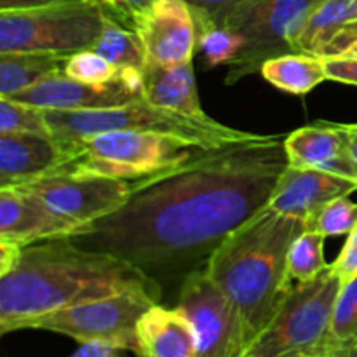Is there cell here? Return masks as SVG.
Listing matches in <instances>:
<instances>
[{"label": "cell", "mask_w": 357, "mask_h": 357, "mask_svg": "<svg viewBox=\"0 0 357 357\" xmlns=\"http://www.w3.org/2000/svg\"><path fill=\"white\" fill-rule=\"evenodd\" d=\"M286 135H257L201 149L178 166L132 181L117 211L68 239L114 255L157 279L208 258L230 234L267 208L288 167ZM159 281V279H157Z\"/></svg>", "instance_id": "obj_1"}, {"label": "cell", "mask_w": 357, "mask_h": 357, "mask_svg": "<svg viewBox=\"0 0 357 357\" xmlns=\"http://www.w3.org/2000/svg\"><path fill=\"white\" fill-rule=\"evenodd\" d=\"M126 291L160 295V284L135 265L77 246L68 237L30 244L0 275V335L24 330L45 314Z\"/></svg>", "instance_id": "obj_2"}, {"label": "cell", "mask_w": 357, "mask_h": 357, "mask_svg": "<svg viewBox=\"0 0 357 357\" xmlns=\"http://www.w3.org/2000/svg\"><path fill=\"white\" fill-rule=\"evenodd\" d=\"M305 222L264 208L234 230L204 261L209 278L236 312L244 352L274 319L295 281L288 255Z\"/></svg>", "instance_id": "obj_3"}, {"label": "cell", "mask_w": 357, "mask_h": 357, "mask_svg": "<svg viewBox=\"0 0 357 357\" xmlns=\"http://www.w3.org/2000/svg\"><path fill=\"white\" fill-rule=\"evenodd\" d=\"M49 131L61 142L79 139L112 131L162 132L187 139L197 149H215L248 138L251 132L230 128L213 117H190L142 100L121 107L82 112L44 110Z\"/></svg>", "instance_id": "obj_4"}, {"label": "cell", "mask_w": 357, "mask_h": 357, "mask_svg": "<svg viewBox=\"0 0 357 357\" xmlns=\"http://www.w3.org/2000/svg\"><path fill=\"white\" fill-rule=\"evenodd\" d=\"M342 289L331 264L319 278L295 282L274 319L243 357H330L333 307Z\"/></svg>", "instance_id": "obj_5"}, {"label": "cell", "mask_w": 357, "mask_h": 357, "mask_svg": "<svg viewBox=\"0 0 357 357\" xmlns=\"http://www.w3.org/2000/svg\"><path fill=\"white\" fill-rule=\"evenodd\" d=\"M107 14L93 0L24 10H0V52L73 54L94 45Z\"/></svg>", "instance_id": "obj_6"}, {"label": "cell", "mask_w": 357, "mask_h": 357, "mask_svg": "<svg viewBox=\"0 0 357 357\" xmlns=\"http://www.w3.org/2000/svg\"><path fill=\"white\" fill-rule=\"evenodd\" d=\"M323 0H241L222 23L244 38V47L229 65L227 86L260 73L265 61L293 52V38Z\"/></svg>", "instance_id": "obj_7"}, {"label": "cell", "mask_w": 357, "mask_h": 357, "mask_svg": "<svg viewBox=\"0 0 357 357\" xmlns=\"http://www.w3.org/2000/svg\"><path fill=\"white\" fill-rule=\"evenodd\" d=\"M75 145L79 153L72 167L124 181L169 169L201 150L187 139L146 131L103 132L79 139Z\"/></svg>", "instance_id": "obj_8"}, {"label": "cell", "mask_w": 357, "mask_h": 357, "mask_svg": "<svg viewBox=\"0 0 357 357\" xmlns=\"http://www.w3.org/2000/svg\"><path fill=\"white\" fill-rule=\"evenodd\" d=\"M160 302V295L150 291H126L107 298L91 300L66 307L30 321L24 330H40L65 335L79 344L105 342L139 357L136 328L143 314Z\"/></svg>", "instance_id": "obj_9"}, {"label": "cell", "mask_w": 357, "mask_h": 357, "mask_svg": "<svg viewBox=\"0 0 357 357\" xmlns=\"http://www.w3.org/2000/svg\"><path fill=\"white\" fill-rule=\"evenodd\" d=\"M132 181L107 178L68 166L17 188L37 195L59 215L87 223L117 211L129 197Z\"/></svg>", "instance_id": "obj_10"}, {"label": "cell", "mask_w": 357, "mask_h": 357, "mask_svg": "<svg viewBox=\"0 0 357 357\" xmlns=\"http://www.w3.org/2000/svg\"><path fill=\"white\" fill-rule=\"evenodd\" d=\"M178 307L190 317L197 335V357H243L239 321L204 265L188 272L178 291Z\"/></svg>", "instance_id": "obj_11"}, {"label": "cell", "mask_w": 357, "mask_h": 357, "mask_svg": "<svg viewBox=\"0 0 357 357\" xmlns=\"http://www.w3.org/2000/svg\"><path fill=\"white\" fill-rule=\"evenodd\" d=\"M143 98L142 70H121V75L107 84H86L58 73L10 100L42 110L82 112L121 107Z\"/></svg>", "instance_id": "obj_12"}, {"label": "cell", "mask_w": 357, "mask_h": 357, "mask_svg": "<svg viewBox=\"0 0 357 357\" xmlns=\"http://www.w3.org/2000/svg\"><path fill=\"white\" fill-rule=\"evenodd\" d=\"M146 61L176 65L195 56V20L185 0H153L132 23Z\"/></svg>", "instance_id": "obj_13"}, {"label": "cell", "mask_w": 357, "mask_h": 357, "mask_svg": "<svg viewBox=\"0 0 357 357\" xmlns=\"http://www.w3.org/2000/svg\"><path fill=\"white\" fill-rule=\"evenodd\" d=\"M77 153L75 143L61 142L52 135H0V188L20 187L72 166Z\"/></svg>", "instance_id": "obj_14"}, {"label": "cell", "mask_w": 357, "mask_h": 357, "mask_svg": "<svg viewBox=\"0 0 357 357\" xmlns=\"http://www.w3.org/2000/svg\"><path fill=\"white\" fill-rule=\"evenodd\" d=\"M82 227L23 188H0V241L24 248L70 237Z\"/></svg>", "instance_id": "obj_15"}, {"label": "cell", "mask_w": 357, "mask_h": 357, "mask_svg": "<svg viewBox=\"0 0 357 357\" xmlns=\"http://www.w3.org/2000/svg\"><path fill=\"white\" fill-rule=\"evenodd\" d=\"M357 192V181L338 174L310 167L289 166L279 178L268 208L281 215L302 220L309 225L310 220L328 204L344 195Z\"/></svg>", "instance_id": "obj_16"}, {"label": "cell", "mask_w": 357, "mask_h": 357, "mask_svg": "<svg viewBox=\"0 0 357 357\" xmlns=\"http://www.w3.org/2000/svg\"><path fill=\"white\" fill-rule=\"evenodd\" d=\"M289 166L310 167L357 181V162L340 122L319 121L286 135Z\"/></svg>", "instance_id": "obj_17"}, {"label": "cell", "mask_w": 357, "mask_h": 357, "mask_svg": "<svg viewBox=\"0 0 357 357\" xmlns=\"http://www.w3.org/2000/svg\"><path fill=\"white\" fill-rule=\"evenodd\" d=\"M357 35V0H323L293 38V52L337 56Z\"/></svg>", "instance_id": "obj_18"}, {"label": "cell", "mask_w": 357, "mask_h": 357, "mask_svg": "<svg viewBox=\"0 0 357 357\" xmlns=\"http://www.w3.org/2000/svg\"><path fill=\"white\" fill-rule=\"evenodd\" d=\"M139 357H197V335L190 317L180 307L155 303L136 328Z\"/></svg>", "instance_id": "obj_19"}, {"label": "cell", "mask_w": 357, "mask_h": 357, "mask_svg": "<svg viewBox=\"0 0 357 357\" xmlns=\"http://www.w3.org/2000/svg\"><path fill=\"white\" fill-rule=\"evenodd\" d=\"M142 77L143 100L149 103L190 117H209L199 100L194 59L176 65L146 61Z\"/></svg>", "instance_id": "obj_20"}, {"label": "cell", "mask_w": 357, "mask_h": 357, "mask_svg": "<svg viewBox=\"0 0 357 357\" xmlns=\"http://www.w3.org/2000/svg\"><path fill=\"white\" fill-rule=\"evenodd\" d=\"M65 59V54L49 52H0V98H13L63 73Z\"/></svg>", "instance_id": "obj_21"}, {"label": "cell", "mask_w": 357, "mask_h": 357, "mask_svg": "<svg viewBox=\"0 0 357 357\" xmlns=\"http://www.w3.org/2000/svg\"><path fill=\"white\" fill-rule=\"evenodd\" d=\"M260 75L282 93L303 96L328 80L324 63L319 56L288 52L264 63Z\"/></svg>", "instance_id": "obj_22"}, {"label": "cell", "mask_w": 357, "mask_h": 357, "mask_svg": "<svg viewBox=\"0 0 357 357\" xmlns=\"http://www.w3.org/2000/svg\"><path fill=\"white\" fill-rule=\"evenodd\" d=\"M91 49L119 70H142L146 63V52L138 33L110 16L105 20L103 30Z\"/></svg>", "instance_id": "obj_23"}, {"label": "cell", "mask_w": 357, "mask_h": 357, "mask_svg": "<svg viewBox=\"0 0 357 357\" xmlns=\"http://www.w3.org/2000/svg\"><path fill=\"white\" fill-rule=\"evenodd\" d=\"M194 13V10H192ZM195 20V52L202 54L204 63L209 68L227 65L239 56L244 47V38L230 28L216 23L206 14L194 13Z\"/></svg>", "instance_id": "obj_24"}, {"label": "cell", "mask_w": 357, "mask_h": 357, "mask_svg": "<svg viewBox=\"0 0 357 357\" xmlns=\"http://www.w3.org/2000/svg\"><path fill=\"white\" fill-rule=\"evenodd\" d=\"M324 239L326 237L323 234L305 229L293 241L288 255V268L293 281L309 282L330 267L324 257Z\"/></svg>", "instance_id": "obj_25"}, {"label": "cell", "mask_w": 357, "mask_h": 357, "mask_svg": "<svg viewBox=\"0 0 357 357\" xmlns=\"http://www.w3.org/2000/svg\"><path fill=\"white\" fill-rule=\"evenodd\" d=\"M330 340L335 351L357 347V275L338 293L331 316Z\"/></svg>", "instance_id": "obj_26"}, {"label": "cell", "mask_w": 357, "mask_h": 357, "mask_svg": "<svg viewBox=\"0 0 357 357\" xmlns=\"http://www.w3.org/2000/svg\"><path fill=\"white\" fill-rule=\"evenodd\" d=\"M357 225V202L344 195L328 202L309 222L307 229L316 230L324 237L349 236Z\"/></svg>", "instance_id": "obj_27"}, {"label": "cell", "mask_w": 357, "mask_h": 357, "mask_svg": "<svg viewBox=\"0 0 357 357\" xmlns=\"http://www.w3.org/2000/svg\"><path fill=\"white\" fill-rule=\"evenodd\" d=\"M63 75L86 84H107L121 75V70L93 49L68 54L63 65Z\"/></svg>", "instance_id": "obj_28"}, {"label": "cell", "mask_w": 357, "mask_h": 357, "mask_svg": "<svg viewBox=\"0 0 357 357\" xmlns=\"http://www.w3.org/2000/svg\"><path fill=\"white\" fill-rule=\"evenodd\" d=\"M7 132H35L51 135L45 112L10 98H0V135Z\"/></svg>", "instance_id": "obj_29"}, {"label": "cell", "mask_w": 357, "mask_h": 357, "mask_svg": "<svg viewBox=\"0 0 357 357\" xmlns=\"http://www.w3.org/2000/svg\"><path fill=\"white\" fill-rule=\"evenodd\" d=\"M96 2L105 14L114 17L119 23L132 28L136 17L153 2V0H93Z\"/></svg>", "instance_id": "obj_30"}, {"label": "cell", "mask_w": 357, "mask_h": 357, "mask_svg": "<svg viewBox=\"0 0 357 357\" xmlns=\"http://www.w3.org/2000/svg\"><path fill=\"white\" fill-rule=\"evenodd\" d=\"M331 271L340 279L342 286L347 284L357 275V225L347 236V241H345L337 260L331 264Z\"/></svg>", "instance_id": "obj_31"}, {"label": "cell", "mask_w": 357, "mask_h": 357, "mask_svg": "<svg viewBox=\"0 0 357 357\" xmlns=\"http://www.w3.org/2000/svg\"><path fill=\"white\" fill-rule=\"evenodd\" d=\"M328 80L357 87V58L354 56H323Z\"/></svg>", "instance_id": "obj_32"}, {"label": "cell", "mask_w": 357, "mask_h": 357, "mask_svg": "<svg viewBox=\"0 0 357 357\" xmlns=\"http://www.w3.org/2000/svg\"><path fill=\"white\" fill-rule=\"evenodd\" d=\"M194 13L206 14L216 23H222L230 9L237 6L241 0H185Z\"/></svg>", "instance_id": "obj_33"}, {"label": "cell", "mask_w": 357, "mask_h": 357, "mask_svg": "<svg viewBox=\"0 0 357 357\" xmlns=\"http://www.w3.org/2000/svg\"><path fill=\"white\" fill-rule=\"evenodd\" d=\"M128 351L105 342H82L68 357H126Z\"/></svg>", "instance_id": "obj_34"}, {"label": "cell", "mask_w": 357, "mask_h": 357, "mask_svg": "<svg viewBox=\"0 0 357 357\" xmlns=\"http://www.w3.org/2000/svg\"><path fill=\"white\" fill-rule=\"evenodd\" d=\"M23 248L17 246L14 243H7V241H0V275L7 274L16 264L17 257H20Z\"/></svg>", "instance_id": "obj_35"}, {"label": "cell", "mask_w": 357, "mask_h": 357, "mask_svg": "<svg viewBox=\"0 0 357 357\" xmlns=\"http://www.w3.org/2000/svg\"><path fill=\"white\" fill-rule=\"evenodd\" d=\"M61 2H70V0H0V10L35 9V7L54 6Z\"/></svg>", "instance_id": "obj_36"}, {"label": "cell", "mask_w": 357, "mask_h": 357, "mask_svg": "<svg viewBox=\"0 0 357 357\" xmlns=\"http://www.w3.org/2000/svg\"><path fill=\"white\" fill-rule=\"evenodd\" d=\"M340 124H342V129H344L345 136H347L349 139V146H351L352 150V155H354L357 162V122H351V124H347V122H340Z\"/></svg>", "instance_id": "obj_37"}, {"label": "cell", "mask_w": 357, "mask_h": 357, "mask_svg": "<svg viewBox=\"0 0 357 357\" xmlns=\"http://www.w3.org/2000/svg\"><path fill=\"white\" fill-rule=\"evenodd\" d=\"M337 56H354V58H357V35L354 38H352L351 42H349L347 45L344 47V51L340 52V54Z\"/></svg>", "instance_id": "obj_38"}, {"label": "cell", "mask_w": 357, "mask_h": 357, "mask_svg": "<svg viewBox=\"0 0 357 357\" xmlns=\"http://www.w3.org/2000/svg\"><path fill=\"white\" fill-rule=\"evenodd\" d=\"M330 357H357V347H347V349H338L333 356Z\"/></svg>", "instance_id": "obj_39"}]
</instances>
